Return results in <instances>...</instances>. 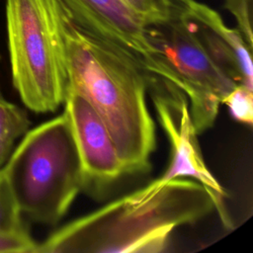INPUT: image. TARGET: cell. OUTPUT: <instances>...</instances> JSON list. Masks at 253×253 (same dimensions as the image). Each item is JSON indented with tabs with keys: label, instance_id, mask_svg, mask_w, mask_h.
<instances>
[{
	"label": "cell",
	"instance_id": "6da1fadb",
	"mask_svg": "<svg viewBox=\"0 0 253 253\" xmlns=\"http://www.w3.org/2000/svg\"><path fill=\"white\" fill-rule=\"evenodd\" d=\"M58 22L67 87L86 98L105 122L126 175L147 173L156 148L146 102L149 74L123 48L75 24L59 1Z\"/></svg>",
	"mask_w": 253,
	"mask_h": 253
},
{
	"label": "cell",
	"instance_id": "7a4b0ae2",
	"mask_svg": "<svg viewBox=\"0 0 253 253\" xmlns=\"http://www.w3.org/2000/svg\"><path fill=\"white\" fill-rule=\"evenodd\" d=\"M214 209L205 187L189 178H159L76 218L37 244L35 253H158L178 226Z\"/></svg>",
	"mask_w": 253,
	"mask_h": 253
},
{
	"label": "cell",
	"instance_id": "3957f363",
	"mask_svg": "<svg viewBox=\"0 0 253 253\" xmlns=\"http://www.w3.org/2000/svg\"><path fill=\"white\" fill-rule=\"evenodd\" d=\"M3 170L23 215L42 224L57 223L83 191L80 160L65 113L29 129Z\"/></svg>",
	"mask_w": 253,
	"mask_h": 253
},
{
	"label": "cell",
	"instance_id": "277c9868",
	"mask_svg": "<svg viewBox=\"0 0 253 253\" xmlns=\"http://www.w3.org/2000/svg\"><path fill=\"white\" fill-rule=\"evenodd\" d=\"M12 81L24 105L51 113L64 102L67 74L57 0H6Z\"/></svg>",
	"mask_w": 253,
	"mask_h": 253
},
{
	"label": "cell",
	"instance_id": "5b68a950",
	"mask_svg": "<svg viewBox=\"0 0 253 253\" xmlns=\"http://www.w3.org/2000/svg\"><path fill=\"white\" fill-rule=\"evenodd\" d=\"M147 39L163 59L172 82L187 96L199 133L211 128L222 99L237 85L209 55L178 8L167 20L147 24Z\"/></svg>",
	"mask_w": 253,
	"mask_h": 253
},
{
	"label": "cell",
	"instance_id": "8992f818",
	"mask_svg": "<svg viewBox=\"0 0 253 253\" xmlns=\"http://www.w3.org/2000/svg\"><path fill=\"white\" fill-rule=\"evenodd\" d=\"M147 92L170 144V162L159 179L167 182L189 178L202 184L211 196L223 226L232 229L233 220L224 203L226 193L204 160L186 94L173 83L150 74Z\"/></svg>",
	"mask_w": 253,
	"mask_h": 253
},
{
	"label": "cell",
	"instance_id": "52a82bcc",
	"mask_svg": "<svg viewBox=\"0 0 253 253\" xmlns=\"http://www.w3.org/2000/svg\"><path fill=\"white\" fill-rule=\"evenodd\" d=\"M63 103L80 160L83 191L101 198L126 176L125 165L108 126L89 101L67 87Z\"/></svg>",
	"mask_w": 253,
	"mask_h": 253
},
{
	"label": "cell",
	"instance_id": "ba28073f",
	"mask_svg": "<svg viewBox=\"0 0 253 253\" xmlns=\"http://www.w3.org/2000/svg\"><path fill=\"white\" fill-rule=\"evenodd\" d=\"M72 21L123 48L148 74H169L147 39V22L123 0H58Z\"/></svg>",
	"mask_w": 253,
	"mask_h": 253
},
{
	"label": "cell",
	"instance_id": "9c48e42d",
	"mask_svg": "<svg viewBox=\"0 0 253 253\" xmlns=\"http://www.w3.org/2000/svg\"><path fill=\"white\" fill-rule=\"evenodd\" d=\"M179 9L209 55L237 84L253 89L252 47L240 31L227 27L216 11L196 0H179Z\"/></svg>",
	"mask_w": 253,
	"mask_h": 253
},
{
	"label": "cell",
	"instance_id": "30bf717a",
	"mask_svg": "<svg viewBox=\"0 0 253 253\" xmlns=\"http://www.w3.org/2000/svg\"><path fill=\"white\" fill-rule=\"evenodd\" d=\"M29 232L3 168L0 169V234Z\"/></svg>",
	"mask_w": 253,
	"mask_h": 253
},
{
	"label": "cell",
	"instance_id": "8fae6325",
	"mask_svg": "<svg viewBox=\"0 0 253 253\" xmlns=\"http://www.w3.org/2000/svg\"><path fill=\"white\" fill-rule=\"evenodd\" d=\"M28 114L19 106L0 98V143L15 141L30 128Z\"/></svg>",
	"mask_w": 253,
	"mask_h": 253
},
{
	"label": "cell",
	"instance_id": "7c38bea8",
	"mask_svg": "<svg viewBox=\"0 0 253 253\" xmlns=\"http://www.w3.org/2000/svg\"><path fill=\"white\" fill-rule=\"evenodd\" d=\"M231 116L239 123L249 126L253 123V89L237 84L223 99Z\"/></svg>",
	"mask_w": 253,
	"mask_h": 253
},
{
	"label": "cell",
	"instance_id": "4fadbf2b",
	"mask_svg": "<svg viewBox=\"0 0 253 253\" xmlns=\"http://www.w3.org/2000/svg\"><path fill=\"white\" fill-rule=\"evenodd\" d=\"M147 24L169 19L177 10L179 0H123Z\"/></svg>",
	"mask_w": 253,
	"mask_h": 253
},
{
	"label": "cell",
	"instance_id": "5bb4252c",
	"mask_svg": "<svg viewBox=\"0 0 253 253\" xmlns=\"http://www.w3.org/2000/svg\"><path fill=\"white\" fill-rule=\"evenodd\" d=\"M224 8L234 17L237 29L244 37L246 42L253 46V32H252V0H223Z\"/></svg>",
	"mask_w": 253,
	"mask_h": 253
},
{
	"label": "cell",
	"instance_id": "9a60e30c",
	"mask_svg": "<svg viewBox=\"0 0 253 253\" xmlns=\"http://www.w3.org/2000/svg\"><path fill=\"white\" fill-rule=\"evenodd\" d=\"M37 244L30 232L0 234V252L35 253Z\"/></svg>",
	"mask_w": 253,
	"mask_h": 253
},
{
	"label": "cell",
	"instance_id": "2e32d148",
	"mask_svg": "<svg viewBox=\"0 0 253 253\" xmlns=\"http://www.w3.org/2000/svg\"><path fill=\"white\" fill-rule=\"evenodd\" d=\"M14 147H15V143H9V142L0 143V169L3 168V166L6 164Z\"/></svg>",
	"mask_w": 253,
	"mask_h": 253
},
{
	"label": "cell",
	"instance_id": "e0dca14e",
	"mask_svg": "<svg viewBox=\"0 0 253 253\" xmlns=\"http://www.w3.org/2000/svg\"><path fill=\"white\" fill-rule=\"evenodd\" d=\"M0 98H2V95H1V92H0Z\"/></svg>",
	"mask_w": 253,
	"mask_h": 253
}]
</instances>
